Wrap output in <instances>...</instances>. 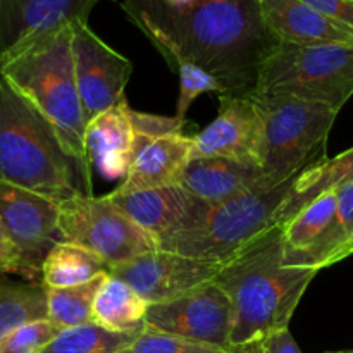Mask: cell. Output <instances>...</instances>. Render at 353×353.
I'll use <instances>...</instances> for the list:
<instances>
[{
	"label": "cell",
	"mask_w": 353,
	"mask_h": 353,
	"mask_svg": "<svg viewBox=\"0 0 353 353\" xmlns=\"http://www.w3.org/2000/svg\"><path fill=\"white\" fill-rule=\"evenodd\" d=\"M121 9L172 71L192 62L223 85L224 95L254 97L262 64L279 43L259 0H123Z\"/></svg>",
	"instance_id": "cell-1"
},
{
	"label": "cell",
	"mask_w": 353,
	"mask_h": 353,
	"mask_svg": "<svg viewBox=\"0 0 353 353\" xmlns=\"http://www.w3.org/2000/svg\"><path fill=\"white\" fill-rule=\"evenodd\" d=\"M319 271L286 262L281 226H272L221 268L214 283L234 310L231 345L288 330L290 321Z\"/></svg>",
	"instance_id": "cell-2"
},
{
	"label": "cell",
	"mask_w": 353,
	"mask_h": 353,
	"mask_svg": "<svg viewBox=\"0 0 353 353\" xmlns=\"http://www.w3.org/2000/svg\"><path fill=\"white\" fill-rule=\"evenodd\" d=\"M0 181L61 203L78 193L93 195L78 162L50 121L9 81L0 68Z\"/></svg>",
	"instance_id": "cell-3"
},
{
	"label": "cell",
	"mask_w": 353,
	"mask_h": 353,
	"mask_svg": "<svg viewBox=\"0 0 353 353\" xmlns=\"http://www.w3.org/2000/svg\"><path fill=\"white\" fill-rule=\"evenodd\" d=\"M71 23L24 38L0 55L9 81L50 121L62 145L92 183V165L85 150V116L74 78Z\"/></svg>",
	"instance_id": "cell-4"
},
{
	"label": "cell",
	"mask_w": 353,
	"mask_h": 353,
	"mask_svg": "<svg viewBox=\"0 0 353 353\" xmlns=\"http://www.w3.org/2000/svg\"><path fill=\"white\" fill-rule=\"evenodd\" d=\"M296 178L216 205L207 203L192 221L165 236L157 248L224 265L250 241L276 226V214Z\"/></svg>",
	"instance_id": "cell-5"
},
{
	"label": "cell",
	"mask_w": 353,
	"mask_h": 353,
	"mask_svg": "<svg viewBox=\"0 0 353 353\" xmlns=\"http://www.w3.org/2000/svg\"><path fill=\"white\" fill-rule=\"evenodd\" d=\"M254 95H286L340 112L353 97V47L278 43L262 64Z\"/></svg>",
	"instance_id": "cell-6"
},
{
	"label": "cell",
	"mask_w": 353,
	"mask_h": 353,
	"mask_svg": "<svg viewBox=\"0 0 353 353\" xmlns=\"http://www.w3.org/2000/svg\"><path fill=\"white\" fill-rule=\"evenodd\" d=\"M264 121L262 171L272 186L296 178L326 159L338 112L286 95H254Z\"/></svg>",
	"instance_id": "cell-7"
},
{
	"label": "cell",
	"mask_w": 353,
	"mask_h": 353,
	"mask_svg": "<svg viewBox=\"0 0 353 353\" xmlns=\"http://www.w3.org/2000/svg\"><path fill=\"white\" fill-rule=\"evenodd\" d=\"M59 230L62 240L97 254L107 268L157 250V241L117 209L107 195L78 193L59 203Z\"/></svg>",
	"instance_id": "cell-8"
},
{
	"label": "cell",
	"mask_w": 353,
	"mask_h": 353,
	"mask_svg": "<svg viewBox=\"0 0 353 353\" xmlns=\"http://www.w3.org/2000/svg\"><path fill=\"white\" fill-rule=\"evenodd\" d=\"M233 326V305L216 283L171 302L152 303L145 316V330L210 345L224 352L231 347Z\"/></svg>",
	"instance_id": "cell-9"
},
{
	"label": "cell",
	"mask_w": 353,
	"mask_h": 353,
	"mask_svg": "<svg viewBox=\"0 0 353 353\" xmlns=\"http://www.w3.org/2000/svg\"><path fill=\"white\" fill-rule=\"evenodd\" d=\"M0 223L23 262L24 278L37 281L52 247L61 243L59 203L31 190L0 181Z\"/></svg>",
	"instance_id": "cell-10"
},
{
	"label": "cell",
	"mask_w": 353,
	"mask_h": 353,
	"mask_svg": "<svg viewBox=\"0 0 353 353\" xmlns=\"http://www.w3.org/2000/svg\"><path fill=\"white\" fill-rule=\"evenodd\" d=\"M71 52L85 123L124 99L133 74L130 59L105 43L88 23H71Z\"/></svg>",
	"instance_id": "cell-11"
},
{
	"label": "cell",
	"mask_w": 353,
	"mask_h": 353,
	"mask_svg": "<svg viewBox=\"0 0 353 353\" xmlns=\"http://www.w3.org/2000/svg\"><path fill=\"white\" fill-rule=\"evenodd\" d=\"M221 264L196 261L168 250H150L109 268L112 278L130 285L148 305L185 296L214 283Z\"/></svg>",
	"instance_id": "cell-12"
},
{
	"label": "cell",
	"mask_w": 353,
	"mask_h": 353,
	"mask_svg": "<svg viewBox=\"0 0 353 353\" xmlns=\"http://www.w3.org/2000/svg\"><path fill=\"white\" fill-rule=\"evenodd\" d=\"M193 141V159L224 157L262 168L264 121L255 100L219 95V114Z\"/></svg>",
	"instance_id": "cell-13"
},
{
	"label": "cell",
	"mask_w": 353,
	"mask_h": 353,
	"mask_svg": "<svg viewBox=\"0 0 353 353\" xmlns=\"http://www.w3.org/2000/svg\"><path fill=\"white\" fill-rule=\"evenodd\" d=\"M107 196L137 226L147 231L157 241V247L165 236L192 221L207 205L179 185L134 192L114 190Z\"/></svg>",
	"instance_id": "cell-14"
},
{
	"label": "cell",
	"mask_w": 353,
	"mask_h": 353,
	"mask_svg": "<svg viewBox=\"0 0 353 353\" xmlns=\"http://www.w3.org/2000/svg\"><path fill=\"white\" fill-rule=\"evenodd\" d=\"M85 150L90 165L103 179L126 178L137 155V133L126 97L86 124Z\"/></svg>",
	"instance_id": "cell-15"
},
{
	"label": "cell",
	"mask_w": 353,
	"mask_h": 353,
	"mask_svg": "<svg viewBox=\"0 0 353 353\" xmlns=\"http://www.w3.org/2000/svg\"><path fill=\"white\" fill-rule=\"evenodd\" d=\"M103 0H0V55L24 38L61 24L88 23Z\"/></svg>",
	"instance_id": "cell-16"
},
{
	"label": "cell",
	"mask_w": 353,
	"mask_h": 353,
	"mask_svg": "<svg viewBox=\"0 0 353 353\" xmlns=\"http://www.w3.org/2000/svg\"><path fill=\"white\" fill-rule=\"evenodd\" d=\"M179 186L195 199L216 205L272 185L259 165L224 157H203L192 159Z\"/></svg>",
	"instance_id": "cell-17"
},
{
	"label": "cell",
	"mask_w": 353,
	"mask_h": 353,
	"mask_svg": "<svg viewBox=\"0 0 353 353\" xmlns=\"http://www.w3.org/2000/svg\"><path fill=\"white\" fill-rule=\"evenodd\" d=\"M259 6L269 33L279 43L353 47V33L302 0H259Z\"/></svg>",
	"instance_id": "cell-18"
},
{
	"label": "cell",
	"mask_w": 353,
	"mask_h": 353,
	"mask_svg": "<svg viewBox=\"0 0 353 353\" xmlns=\"http://www.w3.org/2000/svg\"><path fill=\"white\" fill-rule=\"evenodd\" d=\"M193 137L171 133L147 141L134 155L119 192L179 185L193 159Z\"/></svg>",
	"instance_id": "cell-19"
},
{
	"label": "cell",
	"mask_w": 353,
	"mask_h": 353,
	"mask_svg": "<svg viewBox=\"0 0 353 353\" xmlns=\"http://www.w3.org/2000/svg\"><path fill=\"white\" fill-rule=\"evenodd\" d=\"M353 255V181L336 188V214L319 240L300 254H286L290 265L321 271Z\"/></svg>",
	"instance_id": "cell-20"
},
{
	"label": "cell",
	"mask_w": 353,
	"mask_h": 353,
	"mask_svg": "<svg viewBox=\"0 0 353 353\" xmlns=\"http://www.w3.org/2000/svg\"><path fill=\"white\" fill-rule=\"evenodd\" d=\"M147 309L148 303L130 285L107 272L93 302L92 323L112 333L140 334Z\"/></svg>",
	"instance_id": "cell-21"
},
{
	"label": "cell",
	"mask_w": 353,
	"mask_h": 353,
	"mask_svg": "<svg viewBox=\"0 0 353 353\" xmlns=\"http://www.w3.org/2000/svg\"><path fill=\"white\" fill-rule=\"evenodd\" d=\"M353 181V147L333 159H324L319 164L303 171L295 179L292 192L276 214V226L288 223L299 210L309 205L323 193L336 190L345 183Z\"/></svg>",
	"instance_id": "cell-22"
},
{
	"label": "cell",
	"mask_w": 353,
	"mask_h": 353,
	"mask_svg": "<svg viewBox=\"0 0 353 353\" xmlns=\"http://www.w3.org/2000/svg\"><path fill=\"white\" fill-rule=\"evenodd\" d=\"M107 269L105 262L93 252L76 243L61 241L43 259L40 276L47 288H69L103 274Z\"/></svg>",
	"instance_id": "cell-23"
},
{
	"label": "cell",
	"mask_w": 353,
	"mask_h": 353,
	"mask_svg": "<svg viewBox=\"0 0 353 353\" xmlns=\"http://www.w3.org/2000/svg\"><path fill=\"white\" fill-rule=\"evenodd\" d=\"M47 319V288L41 281H12L0 274V341L33 321Z\"/></svg>",
	"instance_id": "cell-24"
},
{
	"label": "cell",
	"mask_w": 353,
	"mask_h": 353,
	"mask_svg": "<svg viewBox=\"0 0 353 353\" xmlns=\"http://www.w3.org/2000/svg\"><path fill=\"white\" fill-rule=\"evenodd\" d=\"M336 214V190L323 193L281 226L286 254H300L316 243Z\"/></svg>",
	"instance_id": "cell-25"
},
{
	"label": "cell",
	"mask_w": 353,
	"mask_h": 353,
	"mask_svg": "<svg viewBox=\"0 0 353 353\" xmlns=\"http://www.w3.org/2000/svg\"><path fill=\"white\" fill-rule=\"evenodd\" d=\"M107 272L95 276L83 285L69 288H47V319L61 330L92 323L93 302Z\"/></svg>",
	"instance_id": "cell-26"
},
{
	"label": "cell",
	"mask_w": 353,
	"mask_h": 353,
	"mask_svg": "<svg viewBox=\"0 0 353 353\" xmlns=\"http://www.w3.org/2000/svg\"><path fill=\"white\" fill-rule=\"evenodd\" d=\"M138 334L112 333L97 324L62 330L40 353H119L133 345Z\"/></svg>",
	"instance_id": "cell-27"
},
{
	"label": "cell",
	"mask_w": 353,
	"mask_h": 353,
	"mask_svg": "<svg viewBox=\"0 0 353 353\" xmlns=\"http://www.w3.org/2000/svg\"><path fill=\"white\" fill-rule=\"evenodd\" d=\"M174 72H178L179 76V97L176 103V117L179 119H186L192 103L203 93L224 95L223 85L212 74L192 62H179Z\"/></svg>",
	"instance_id": "cell-28"
},
{
	"label": "cell",
	"mask_w": 353,
	"mask_h": 353,
	"mask_svg": "<svg viewBox=\"0 0 353 353\" xmlns=\"http://www.w3.org/2000/svg\"><path fill=\"white\" fill-rule=\"evenodd\" d=\"M61 331L48 319L33 321L3 338L0 353H40Z\"/></svg>",
	"instance_id": "cell-29"
},
{
	"label": "cell",
	"mask_w": 353,
	"mask_h": 353,
	"mask_svg": "<svg viewBox=\"0 0 353 353\" xmlns=\"http://www.w3.org/2000/svg\"><path fill=\"white\" fill-rule=\"evenodd\" d=\"M130 353H226L221 348L210 345L196 343V341L185 340V338L171 336V334L159 333V331L145 330L138 334L133 341Z\"/></svg>",
	"instance_id": "cell-30"
},
{
	"label": "cell",
	"mask_w": 353,
	"mask_h": 353,
	"mask_svg": "<svg viewBox=\"0 0 353 353\" xmlns=\"http://www.w3.org/2000/svg\"><path fill=\"white\" fill-rule=\"evenodd\" d=\"M131 119H133L134 133H137V152L154 138L171 133H181L186 123V119H179L176 116H157V114L140 112V110L134 109H131Z\"/></svg>",
	"instance_id": "cell-31"
},
{
	"label": "cell",
	"mask_w": 353,
	"mask_h": 353,
	"mask_svg": "<svg viewBox=\"0 0 353 353\" xmlns=\"http://www.w3.org/2000/svg\"><path fill=\"white\" fill-rule=\"evenodd\" d=\"M327 19L353 33V0H302Z\"/></svg>",
	"instance_id": "cell-32"
},
{
	"label": "cell",
	"mask_w": 353,
	"mask_h": 353,
	"mask_svg": "<svg viewBox=\"0 0 353 353\" xmlns=\"http://www.w3.org/2000/svg\"><path fill=\"white\" fill-rule=\"evenodd\" d=\"M0 272H3V274L16 272V274L23 276V262H21L16 247L7 236L2 223H0Z\"/></svg>",
	"instance_id": "cell-33"
},
{
	"label": "cell",
	"mask_w": 353,
	"mask_h": 353,
	"mask_svg": "<svg viewBox=\"0 0 353 353\" xmlns=\"http://www.w3.org/2000/svg\"><path fill=\"white\" fill-rule=\"evenodd\" d=\"M264 348L268 353H302L299 345H296L295 338L290 333V327L288 330L276 331V333L265 336Z\"/></svg>",
	"instance_id": "cell-34"
},
{
	"label": "cell",
	"mask_w": 353,
	"mask_h": 353,
	"mask_svg": "<svg viewBox=\"0 0 353 353\" xmlns=\"http://www.w3.org/2000/svg\"><path fill=\"white\" fill-rule=\"evenodd\" d=\"M226 353H268L264 348V338H257V340H250L247 343L231 345Z\"/></svg>",
	"instance_id": "cell-35"
},
{
	"label": "cell",
	"mask_w": 353,
	"mask_h": 353,
	"mask_svg": "<svg viewBox=\"0 0 353 353\" xmlns=\"http://www.w3.org/2000/svg\"><path fill=\"white\" fill-rule=\"evenodd\" d=\"M169 2H174V3H186V2H190V0H169Z\"/></svg>",
	"instance_id": "cell-36"
},
{
	"label": "cell",
	"mask_w": 353,
	"mask_h": 353,
	"mask_svg": "<svg viewBox=\"0 0 353 353\" xmlns=\"http://www.w3.org/2000/svg\"><path fill=\"white\" fill-rule=\"evenodd\" d=\"M331 353H353V348H350V350H340V352H331Z\"/></svg>",
	"instance_id": "cell-37"
},
{
	"label": "cell",
	"mask_w": 353,
	"mask_h": 353,
	"mask_svg": "<svg viewBox=\"0 0 353 353\" xmlns=\"http://www.w3.org/2000/svg\"><path fill=\"white\" fill-rule=\"evenodd\" d=\"M119 353H130V352H128V348H126V350H123V352H119Z\"/></svg>",
	"instance_id": "cell-38"
},
{
	"label": "cell",
	"mask_w": 353,
	"mask_h": 353,
	"mask_svg": "<svg viewBox=\"0 0 353 353\" xmlns=\"http://www.w3.org/2000/svg\"><path fill=\"white\" fill-rule=\"evenodd\" d=\"M0 274H3V272H0Z\"/></svg>",
	"instance_id": "cell-39"
}]
</instances>
